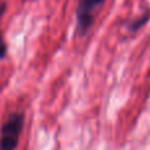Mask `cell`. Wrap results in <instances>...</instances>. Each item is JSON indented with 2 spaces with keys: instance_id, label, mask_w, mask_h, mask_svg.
<instances>
[{
  "instance_id": "obj_2",
  "label": "cell",
  "mask_w": 150,
  "mask_h": 150,
  "mask_svg": "<svg viewBox=\"0 0 150 150\" xmlns=\"http://www.w3.org/2000/svg\"><path fill=\"white\" fill-rule=\"evenodd\" d=\"M103 3L104 0H79L76 8V20L80 34H86V32L92 26L96 11Z\"/></svg>"
},
{
  "instance_id": "obj_1",
  "label": "cell",
  "mask_w": 150,
  "mask_h": 150,
  "mask_svg": "<svg viewBox=\"0 0 150 150\" xmlns=\"http://www.w3.org/2000/svg\"><path fill=\"white\" fill-rule=\"evenodd\" d=\"M24 127V116L20 112L11 113L0 128V150H16Z\"/></svg>"
},
{
  "instance_id": "obj_3",
  "label": "cell",
  "mask_w": 150,
  "mask_h": 150,
  "mask_svg": "<svg viewBox=\"0 0 150 150\" xmlns=\"http://www.w3.org/2000/svg\"><path fill=\"white\" fill-rule=\"evenodd\" d=\"M1 15H3V7L0 8V17H1ZM4 53H5V44L3 41V36H1V32H0V58L4 55Z\"/></svg>"
}]
</instances>
